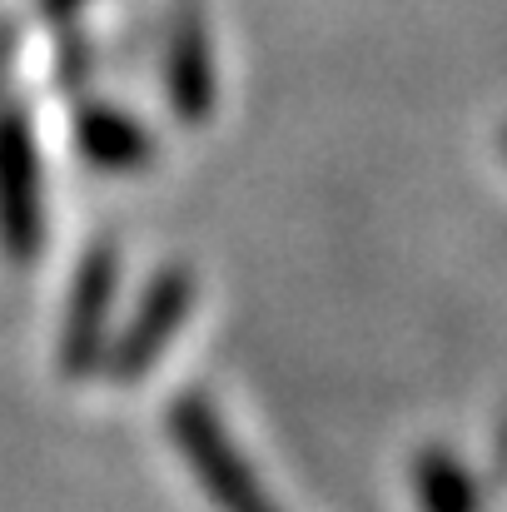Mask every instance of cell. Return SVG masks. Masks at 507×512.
I'll return each instance as SVG.
<instances>
[{
    "label": "cell",
    "mask_w": 507,
    "mask_h": 512,
    "mask_svg": "<svg viewBox=\"0 0 507 512\" xmlns=\"http://www.w3.org/2000/svg\"><path fill=\"white\" fill-rule=\"evenodd\" d=\"M169 438L179 443L184 463L194 468L199 488L219 512H279L204 398H179L169 408Z\"/></svg>",
    "instance_id": "6da1fadb"
},
{
    "label": "cell",
    "mask_w": 507,
    "mask_h": 512,
    "mask_svg": "<svg viewBox=\"0 0 507 512\" xmlns=\"http://www.w3.org/2000/svg\"><path fill=\"white\" fill-rule=\"evenodd\" d=\"M45 239L40 155L20 110H0V249L5 259H35Z\"/></svg>",
    "instance_id": "7a4b0ae2"
},
{
    "label": "cell",
    "mask_w": 507,
    "mask_h": 512,
    "mask_svg": "<svg viewBox=\"0 0 507 512\" xmlns=\"http://www.w3.org/2000/svg\"><path fill=\"white\" fill-rule=\"evenodd\" d=\"M189 304H194V279H189L184 269H165V274L145 289L140 314L130 319V329H125L120 343L110 348L105 373H110V378H120V383H130V378L150 373V363L160 358V348L179 334V324H184Z\"/></svg>",
    "instance_id": "3957f363"
},
{
    "label": "cell",
    "mask_w": 507,
    "mask_h": 512,
    "mask_svg": "<svg viewBox=\"0 0 507 512\" xmlns=\"http://www.w3.org/2000/svg\"><path fill=\"white\" fill-rule=\"evenodd\" d=\"M110 299H115V249H90L70 294V319L60 334V368L70 378L90 373L100 363V343H105V319H110Z\"/></svg>",
    "instance_id": "277c9868"
},
{
    "label": "cell",
    "mask_w": 507,
    "mask_h": 512,
    "mask_svg": "<svg viewBox=\"0 0 507 512\" xmlns=\"http://www.w3.org/2000/svg\"><path fill=\"white\" fill-rule=\"evenodd\" d=\"M75 145L95 170H140V165H150V135L130 115H120L110 105H85L80 110Z\"/></svg>",
    "instance_id": "5b68a950"
},
{
    "label": "cell",
    "mask_w": 507,
    "mask_h": 512,
    "mask_svg": "<svg viewBox=\"0 0 507 512\" xmlns=\"http://www.w3.org/2000/svg\"><path fill=\"white\" fill-rule=\"evenodd\" d=\"M165 85H169L174 110H179L189 125L209 120L219 85H214V55H209V40H204V30H199L194 20H184V25H179V35H174V45H169Z\"/></svg>",
    "instance_id": "8992f818"
},
{
    "label": "cell",
    "mask_w": 507,
    "mask_h": 512,
    "mask_svg": "<svg viewBox=\"0 0 507 512\" xmlns=\"http://www.w3.org/2000/svg\"><path fill=\"white\" fill-rule=\"evenodd\" d=\"M418 488H423V503L428 512H473V488H468V478L448 463V458H423V478H418Z\"/></svg>",
    "instance_id": "52a82bcc"
},
{
    "label": "cell",
    "mask_w": 507,
    "mask_h": 512,
    "mask_svg": "<svg viewBox=\"0 0 507 512\" xmlns=\"http://www.w3.org/2000/svg\"><path fill=\"white\" fill-rule=\"evenodd\" d=\"M80 0H45V10H75Z\"/></svg>",
    "instance_id": "ba28073f"
},
{
    "label": "cell",
    "mask_w": 507,
    "mask_h": 512,
    "mask_svg": "<svg viewBox=\"0 0 507 512\" xmlns=\"http://www.w3.org/2000/svg\"><path fill=\"white\" fill-rule=\"evenodd\" d=\"M503 150H507V130H503Z\"/></svg>",
    "instance_id": "9c48e42d"
}]
</instances>
